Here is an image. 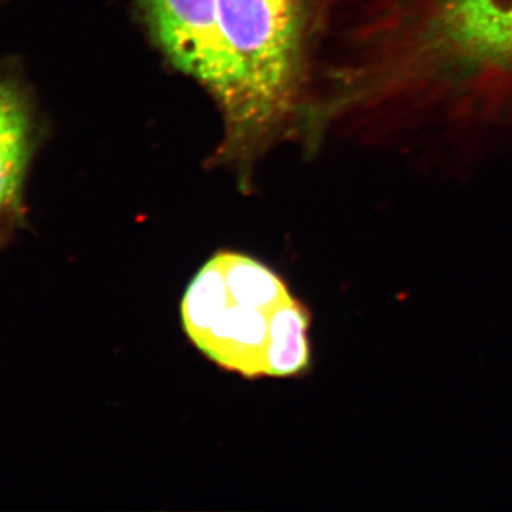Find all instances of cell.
I'll return each mask as SVG.
<instances>
[{
	"mask_svg": "<svg viewBox=\"0 0 512 512\" xmlns=\"http://www.w3.org/2000/svg\"><path fill=\"white\" fill-rule=\"evenodd\" d=\"M305 0H218L224 151L245 158L281 127L301 84Z\"/></svg>",
	"mask_w": 512,
	"mask_h": 512,
	"instance_id": "obj_1",
	"label": "cell"
},
{
	"mask_svg": "<svg viewBox=\"0 0 512 512\" xmlns=\"http://www.w3.org/2000/svg\"><path fill=\"white\" fill-rule=\"evenodd\" d=\"M288 302L259 305L232 292L214 256L192 279L181 312L185 332L215 363L245 377L268 376L275 318Z\"/></svg>",
	"mask_w": 512,
	"mask_h": 512,
	"instance_id": "obj_2",
	"label": "cell"
},
{
	"mask_svg": "<svg viewBox=\"0 0 512 512\" xmlns=\"http://www.w3.org/2000/svg\"><path fill=\"white\" fill-rule=\"evenodd\" d=\"M157 45L214 96L221 86L218 0H141Z\"/></svg>",
	"mask_w": 512,
	"mask_h": 512,
	"instance_id": "obj_3",
	"label": "cell"
},
{
	"mask_svg": "<svg viewBox=\"0 0 512 512\" xmlns=\"http://www.w3.org/2000/svg\"><path fill=\"white\" fill-rule=\"evenodd\" d=\"M30 117L18 87L0 80V211L18 200L30 157Z\"/></svg>",
	"mask_w": 512,
	"mask_h": 512,
	"instance_id": "obj_4",
	"label": "cell"
},
{
	"mask_svg": "<svg viewBox=\"0 0 512 512\" xmlns=\"http://www.w3.org/2000/svg\"><path fill=\"white\" fill-rule=\"evenodd\" d=\"M309 313L296 301L282 306L276 315L271 349L268 355V376L298 375L309 365Z\"/></svg>",
	"mask_w": 512,
	"mask_h": 512,
	"instance_id": "obj_5",
	"label": "cell"
}]
</instances>
